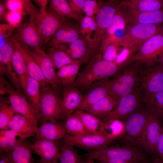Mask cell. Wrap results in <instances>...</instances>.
Listing matches in <instances>:
<instances>
[{"label":"cell","instance_id":"1","mask_svg":"<svg viewBox=\"0 0 163 163\" xmlns=\"http://www.w3.org/2000/svg\"><path fill=\"white\" fill-rule=\"evenodd\" d=\"M124 67L114 62L104 60L98 51L85 69L79 73L72 86L81 91H86L97 83L113 76Z\"/></svg>","mask_w":163,"mask_h":163},{"label":"cell","instance_id":"2","mask_svg":"<svg viewBox=\"0 0 163 163\" xmlns=\"http://www.w3.org/2000/svg\"><path fill=\"white\" fill-rule=\"evenodd\" d=\"M143 64L135 61L127 65L106 82L108 94L119 101L138 87Z\"/></svg>","mask_w":163,"mask_h":163},{"label":"cell","instance_id":"3","mask_svg":"<svg viewBox=\"0 0 163 163\" xmlns=\"http://www.w3.org/2000/svg\"><path fill=\"white\" fill-rule=\"evenodd\" d=\"M149 113V109L144 103L126 119L124 134L118 139L120 144L143 151L142 140Z\"/></svg>","mask_w":163,"mask_h":163},{"label":"cell","instance_id":"4","mask_svg":"<svg viewBox=\"0 0 163 163\" xmlns=\"http://www.w3.org/2000/svg\"><path fill=\"white\" fill-rule=\"evenodd\" d=\"M149 156L146 153L137 149L123 145L121 147L107 145L88 151L84 155L86 160L97 161L106 159H116L144 163L149 162Z\"/></svg>","mask_w":163,"mask_h":163},{"label":"cell","instance_id":"5","mask_svg":"<svg viewBox=\"0 0 163 163\" xmlns=\"http://www.w3.org/2000/svg\"><path fill=\"white\" fill-rule=\"evenodd\" d=\"M41 101L39 121H61L65 119L61 109L62 99L52 86H40Z\"/></svg>","mask_w":163,"mask_h":163},{"label":"cell","instance_id":"6","mask_svg":"<svg viewBox=\"0 0 163 163\" xmlns=\"http://www.w3.org/2000/svg\"><path fill=\"white\" fill-rule=\"evenodd\" d=\"M138 87L144 102L153 94L163 90V67L156 63L148 66L143 64Z\"/></svg>","mask_w":163,"mask_h":163},{"label":"cell","instance_id":"7","mask_svg":"<svg viewBox=\"0 0 163 163\" xmlns=\"http://www.w3.org/2000/svg\"><path fill=\"white\" fill-rule=\"evenodd\" d=\"M144 103L137 87L130 93L121 97L116 107L101 120L104 123L115 120L125 121Z\"/></svg>","mask_w":163,"mask_h":163},{"label":"cell","instance_id":"8","mask_svg":"<svg viewBox=\"0 0 163 163\" xmlns=\"http://www.w3.org/2000/svg\"><path fill=\"white\" fill-rule=\"evenodd\" d=\"M149 110L147 121L142 138V149L154 159L159 158L157 146L162 121L153 110Z\"/></svg>","mask_w":163,"mask_h":163},{"label":"cell","instance_id":"9","mask_svg":"<svg viewBox=\"0 0 163 163\" xmlns=\"http://www.w3.org/2000/svg\"><path fill=\"white\" fill-rule=\"evenodd\" d=\"M163 52V31L146 41L132 57L131 62L137 61L146 66L152 65L157 63Z\"/></svg>","mask_w":163,"mask_h":163},{"label":"cell","instance_id":"10","mask_svg":"<svg viewBox=\"0 0 163 163\" xmlns=\"http://www.w3.org/2000/svg\"><path fill=\"white\" fill-rule=\"evenodd\" d=\"M101 7L96 18L97 29L94 48L98 50L103 37L113 19L120 1L110 0L106 1H100Z\"/></svg>","mask_w":163,"mask_h":163},{"label":"cell","instance_id":"11","mask_svg":"<svg viewBox=\"0 0 163 163\" xmlns=\"http://www.w3.org/2000/svg\"><path fill=\"white\" fill-rule=\"evenodd\" d=\"M35 18L41 36L43 45H47L66 21L68 18L46 11L35 14Z\"/></svg>","mask_w":163,"mask_h":163},{"label":"cell","instance_id":"12","mask_svg":"<svg viewBox=\"0 0 163 163\" xmlns=\"http://www.w3.org/2000/svg\"><path fill=\"white\" fill-rule=\"evenodd\" d=\"M16 37L20 43L31 48H42L43 46L41 36L37 24L35 14H32L27 23L18 29Z\"/></svg>","mask_w":163,"mask_h":163},{"label":"cell","instance_id":"13","mask_svg":"<svg viewBox=\"0 0 163 163\" xmlns=\"http://www.w3.org/2000/svg\"><path fill=\"white\" fill-rule=\"evenodd\" d=\"M28 48L48 84L58 91L60 85L56 72V68L50 58L42 48Z\"/></svg>","mask_w":163,"mask_h":163},{"label":"cell","instance_id":"14","mask_svg":"<svg viewBox=\"0 0 163 163\" xmlns=\"http://www.w3.org/2000/svg\"><path fill=\"white\" fill-rule=\"evenodd\" d=\"M62 140L73 146L87 151L108 145L113 141L106 134L103 135L90 134L77 136L66 134Z\"/></svg>","mask_w":163,"mask_h":163},{"label":"cell","instance_id":"15","mask_svg":"<svg viewBox=\"0 0 163 163\" xmlns=\"http://www.w3.org/2000/svg\"><path fill=\"white\" fill-rule=\"evenodd\" d=\"M8 93L9 102L17 113L29 119L38 126L39 116L32 107L26 96L21 90L9 85Z\"/></svg>","mask_w":163,"mask_h":163},{"label":"cell","instance_id":"16","mask_svg":"<svg viewBox=\"0 0 163 163\" xmlns=\"http://www.w3.org/2000/svg\"><path fill=\"white\" fill-rule=\"evenodd\" d=\"M82 37L79 25L68 19L48 43V48H56L65 44H70Z\"/></svg>","mask_w":163,"mask_h":163},{"label":"cell","instance_id":"17","mask_svg":"<svg viewBox=\"0 0 163 163\" xmlns=\"http://www.w3.org/2000/svg\"><path fill=\"white\" fill-rule=\"evenodd\" d=\"M130 27L126 34L123 46L129 43L135 41L144 43L154 36L163 31V25L137 23Z\"/></svg>","mask_w":163,"mask_h":163},{"label":"cell","instance_id":"18","mask_svg":"<svg viewBox=\"0 0 163 163\" xmlns=\"http://www.w3.org/2000/svg\"><path fill=\"white\" fill-rule=\"evenodd\" d=\"M61 140L37 138L30 144V147L34 153L40 156L41 159L50 162H56L59 160Z\"/></svg>","mask_w":163,"mask_h":163},{"label":"cell","instance_id":"19","mask_svg":"<svg viewBox=\"0 0 163 163\" xmlns=\"http://www.w3.org/2000/svg\"><path fill=\"white\" fill-rule=\"evenodd\" d=\"M67 51L73 60L81 64L89 61L97 52L83 37L70 43Z\"/></svg>","mask_w":163,"mask_h":163},{"label":"cell","instance_id":"20","mask_svg":"<svg viewBox=\"0 0 163 163\" xmlns=\"http://www.w3.org/2000/svg\"><path fill=\"white\" fill-rule=\"evenodd\" d=\"M67 134L65 123L61 121H47L42 123L38 127L37 138L51 140H61Z\"/></svg>","mask_w":163,"mask_h":163},{"label":"cell","instance_id":"21","mask_svg":"<svg viewBox=\"0 0 163 163\" xmlns=\"http://www.w3.org/2000/svg\"><path fill=\"white\" fill-rule=\"evenodd\" d=\"M83 95L78 89L69 86L66 90L61 101V109L65 120L69 116L73 114L79 107Z\"/></svg>","mask_w":163,"mask_h":163},{"label":"cell","instance_id":"22","mask_svg":"<svg viewBox=\"0 0 163 163\" xmlns=\"http://www.w3.org/2000/svg\"><path fill=\"white\" fill-rule=\"evenodd\" d=\"M11 38L16 43L24 58L30 77L38 82L40 86L47 84L39 66L31 55L28 47L19 42L12 36Z\"/></svg>","mask_w":163,"mask_h":163},{"label":"cell","instance_id":"23","mask_svg":"<svg viewBox=\"0 0 163 163\" xmlns=\"http://www.w3.org/2000/svg\"><path fill=\"white\" fill-rule=\"evenodd\" d=\"M8 128L26 139L36 135L38 126L25 117L16 113L10 121Z\"/></svg>","mask_w":163,"mask_h":163},{"label":"cell","instance_id":"24","mask_svg":"<svg viewBox=\"0 0 163 163\" xmlns=\"http://www.w3.org/2000/svg\"><path fill=\"white\" fill-rule=\"evenodd\" d=\"M106 80L95 84L85 91L77 110L85 111L107 94Z\"/></svg>","mask_w":163,"mask_h":163},{"label":"cell","instance_id":"25","mask_svg":"<svg viewBox=\"0 0 163 163\" xmlns=\"http://www.w3.org/2000/svg\"><path fill=\"white\" fill-rule=\"evenodd\" d=\"M14 45L11 40L8 39L0 46V58L5 65L7 68V75L16 89H21L18 78L12 68V56Z\"/></svg>","mask_w":163,"mask_h":163},{"label":"cell","instance_id":"26","mask_svg":"<svg viewBox=\"0 0 163 163\" xmlns=\"http://www.w3.org/2000/svg\"><path fill=\"white\" fill-rule=\"evenodd\" d=\"M120 4L129 13H136L160 9L163 0H125Z\"/></svg>","mask_w":163,"mask_h":163},{"label":"cell","instance_id":"27","mask_svg":"<svg viewBox=\"0 0 163 163\" xmlns=\"http://www.w3.org/2000/svg\"><path fill=\"white\" fill-rule=\"evenodd\" d=\"M11 40L14 45L12 56V66L18 78L21 89L24 91L30 76L27 72L24 58L15 42L12 38Z\"/></svg>","mask_w":163,"mask_h":163},{"label":"cell","instance_id":"28","mask_svg":"<svg viewBox=\"0 0 163 163\" xmlns=\"http://www.w3.org/2000/svg\"><path fill=\"white\" fill-rule=\"evenodd\" d=\"M127 13L128 22L132 25L143 23L163 25V8L141 13Z\"/></svg>","mask_w":163,"mask_h":163},{"label":"cell","instance_id":"29","mask_svg":"<svg viewBox=\"0 0 163 163\" xmlns=\"http://www.w3.org/2000/svg\"><path fill=\"white\" fill-rule=\"evenodd\" d=\"M74 113L80 119L91 133L96 135L105 134L104 123L101 119L84 111L77 110Z\"/></svg>","mask_w":163,"mask_h":163},{"label":"cell","instance_id":"30","mask_svg":"<svg viewBox=\"0 0 163 163\" xmlns=\"http://www.w3.org/2000/svg\"><path fill=\"white\" fill-rule=\"evenodd\" d=\"M118 102L108 94L84 111L101 120L116 107Z\"/></svg>","mask_w":163,"mask_h":163},{"label":"cell","instance_id":"31","mask_svg":"<svg viewBox=\"0 0 163 163\" xmlns=\"http://www.w3.org/2000/svg\"><path fill=\"white\" fill-rule=\"evenodd\" d=\"M26 139L13 130L8 129L0 131V151L2 154L11 151Z\"/></svg>","mask_w":163,"mask_h":163},{"label":"cell","instance_id":"32","mask_svg":"<svg viewBox=\"0 0 163 163\" xmlns=\"http://www.w3.org/2000/svg\"><path fill=\"white\" fill-rule=\"evenodd\" d=\"M47 11L66 18L73 19L79 23L82 17L75 14L72 10L68 1H50Z\"/></svg>","mask_w":163,"mask_h":163},{"label":"cell","instance_id":"33","mask_svg":"<svg viewBox=\"0 0 163 163\" xmlns=\"http://www.w3.org/2000/svg\"><path fill=\"white\" fill-rule=\"evenodd\" d=\"M81 63L76 62L63 66L56 72L60 85L72 86L79 73Z\"/></svg>","mask_w":163,"mask_h":163},{"label":"cell","instance_id":"34","mask_svg":"<svg viewBox=\"0 0 163 163\" xmlns=\"http://www.w3.org/2000/svg\"><path fill=\"white\" fill-rule=\"evenodd\" d=\"M24 91L31 106L39 116L41 98L40 83L29 76Z\"/></svg>","mask_w":163,"mask_h":163},{"label":"cell","instance_id":"35","mask_svg":"<svg viewBox=\"0 0 163 163\" xmlns=\"http://www.w3.org/2000/svg\"><path fill=\"white\" fill-rule=\"evenodd\" d=\"M128 23L127 12L121 5L120 2L102 40L117 31L125 29L126 26Z\"/></svg>","mask_w":163,"mask_h":163},{"label":"cell","instance_id":"36","mask_svg":"<svg viewBox=\"0 0 163 163\" xmlns=\"http://www.w3.org/2000/svg\"><path fill=\"white\" fill-rule=\"evenodd\" d=\"M144 43L135 41L124 45L114 62L123 67L131 62L132 57L139 51Z\"/></svg>","mask_w":163,"mask_h":163},{"label":"cell","instance_id":"37","mask_svg":"<svg viewBox=\"0 0 163 163\" xmlns=\"http://www.w3.org/2000/svg\"><path fill=\"white\" fill-rule=\"evenodd\" d=\"M46 53L51 59L56 68L58 69L77 62L73 60L69 55L67 47L64 45L56 48H48Z\"/></svg>","mask_w":163,"mask_h":163},{"label":"cell","instance_id":"38","mask_svg":"<svg viewBox=\"0 0 163 163\" xmlns=\"http://www.w3.org/2000/svg\"><path fill=\"white\" fill-rule=\"evenodd\" d=\"M30 144L25 141L21 142L12 151L13 163H35L32 155Z\"/></svg>","mask_w":163,"mask_h":163},{"label":"cell","instance_id":"39","mask_svg":"<svg viewBox=\"0 0 163 163\" xmlns=\"http://www.w3.org/2000/svg\"><path fill=\"white\" fill-rule=\"evenodd\" d=\"M79 23L80 30L82 36L96 52L94 46L97 29L95 20L85 15L82 18Z\"/></svg>","mask_w":163,"mask_h":163},{"label":"cell","instance_id":"40","mask_svg":"<svg viewBox=\"0 0 163 163\" xmlns=\"http://www.w3.org/2000/svg\"><path fill=\"white\" fill-rule=\"evenodd\" d=\"M65 120L67 134L74 136L92 134L87 130L80 119L74 113L68 116Z\"/></svg>","mask_w":163,"mask_h":163},{"label":"cell","instance_id":"41","mask_svg":"<svg viewBox=\"0 0 163 163\" xmlns=\"http://www.w3.org/2000/svg\"><path fill=\"white\" fill-rule=\"evenodd\" d=\"M59 163H82L83 161L74 146L61 140Z\"/></svg>","mask_w":163,"mask_h":163},{"label":"cell","instance_id":"42","mask_svg":"<svg viewBox=\"0 0 163 163\" xmlns=\"http://www.w3.org/2000/svg\"><path fill=\"white\" fill-rule=\"evenodd\" d=\"M144 102L149 109L153 110L161 120L163 118V90L151 95Z\"/></svg>","mask_w":163,"mask_h":163},{"label":"cell","instance_id":"43","mask_svg":"<svg viewBox=\"0 0 163 163\" xmlns=\"http://www.w3.org/2000/svg\"><path fill=\"white\" fill-rule=\"evenodd\" d=\"M16 113L9 104L4 101H0V129H8V124Z\"/></svg>","mask_w":163,"mask_h":163},{"label":"cell","instance_id":"44","mask_svg":"<svg viewBox=\"0 0 163 163\" xmlns=\"http://www.w3.org/2000/svg\"><path fill=\"white\" fill-rule=\"evenodd\" d=\"M125 29L118 30L104 39L99 47L98 51L101 53L108 45L116 43H122L123 44L126 34Z\"/></svg>","mask_w":163,"mask_h":163},{"label":"cell","instance_id":"45","mask_svg":"<svg viewBox=\"0 0 163 163\" xmlns=\"http://www.w3.org/2000/svg\"><path fill=\"white\" fill-rule=\"evenodd\" d=\"M123 46L122 43H116L107 46L102 53V57L104 60L114 62L118 54Z\"/></svg>","mask_w":163,"mask_h":163},{"label":"cell","instance_id":"46","mask_svg":"<svg viewBox=\"0 0 163 163\" xmlns=\"http://www.w3.org/2000/svg\"><path fill=\"white\" fill-rule=\"evenodd\" d=\"M100 7V1L85 0L84 12L85 16L93 18L95 20Z\"/></svg>","mask_w":163,"mask_h":163},{"label":"cell","instance_id":"47","mask_svg":"<svg viewBox=\"0 0 163 163\" xmlns=\"http://www.w3.org/2000/svg\"><path fill=\"white\" fill-rule=\"evenodd\" d=\"M24 12L9 11L7 13L5 18L8 25L13 30L18 27L22 19Z\"/></svg>","mask_w":163,"mask_h":163},{"label":"cell","instance_id":"48","mask_svg":"<svg viewBox=\"0 0 163 163\" xmlns=\"http://www.w3.org/2000/svg\"><path fill=\"white\" fill-rule=\"evenodd\" d=\"M85 0H69L68 2L70 8L76 15L83 17L85 14L84 4Z\"/></svg>","mask_w":163,"mask_h":163},{"label":"cell","instance_id":"49","mask_svg":"<svg viewBox=\"0 0 163 163\" xmlns=\"http://www.w3.org/2000/svg\"><path fill=\"white\" fill-rule=\"evenodd\" d=\"M6 5L9 11L24 12L23 0H8L6 2Z\"/></svg>","mask_w":163,"mask_h":163},{"label":"cell","instance_id":"50","mask_svg":"<svg viewBox=\"0 0 163 163\" xmlns=\"http://www.w3.org/2000/svg\"><path fill=\"white\" fill-rule=\"evenodd\" d=\"M13 30L8 24H1L0 25V45L9 39Z\"/></svg>","mask_w":163,"mask_h":163},{"label":"cell","instance_id":"51","mask_svg":"<svg viewBox=\"0 0 163 163\" xmlns=\"http://www.w3.org/2000/svg\"><path fill=\"white\" fill-rule=\"evenodd\" d=\"M24 9L28 13L31 15L37 13L40 11H39L30 0H23Z\"/></svg>","mask_w":163,"mask_h":163},{"label":"cell","instance_id":"52","mask_svg":"<svg viewBox=\"0 0 163 163\" xmlns=\"http://www.w3.org/2000/svg\"><path fill=\"white\" fill-rule=\"evenodd\" d=\"M157 150L158 157L163 163V125H162L161 128Z\"/></svg>","mask_w":163,"mask_h":163},{"label":"cell","instance_id":"53","mask_svg":"<svg viewBox=\"0 0 163 163\" xmlns=\"http://www.w3.org/2000/svg\"><path fill=\"white\" fill-rule=\"evenodd\" d=\"M96 163H135L134 162L116 159H106L97 160Z\"/></svg>","mask_w":163,"mask_h":163},{"label":"cell","instance_id":"54","mask_svg":"<svg viewBox=\"0 0 163 163\" xmlns=\"http://www.w3.org/2000/svg\"><path fill=\"white\" fill-rule=\"evenodd\" d=\"M34 2L40 7L41 12L43 13L47 11V5L49 0H35Z\"/></svg>","mask_w":163,"mask_h":163},{"label":"cell","instance_id":"55","mask_svg":"<svg viewBox=\"0 0 163 163\" xmlns=\"http://www.w3.org/2000/svg\"><path fill=\"white\" fill-rule=\"evenodd\" d=\"M12 151L8 152L0 156V163H13Z\"/></svg>","mask_w":163,"mask_h":163},{"label":"cell","instance_id":"56","mask_svg":"<svg viewBox=\"0 0 163 163\" xmlns=\"http://www.w3.org/2000/svg\"><path fill=\"white\" fill-rule=\"evenodd\" d=\"M6 6L3 3L0 2V20H2L5 18V15L7 13L6 11Z\"/></svg>","mask_w":163,"mask_h":163},{"label":"cell","instance_id":"57","mask_svg":"<svg viewBox=\"0 0 163 163\" xmlns=\"http://www.w3.org/2000/svg\"><path fill=\"white\" fill-rule=\"evenodd\" d=\"M0 71L1 75L7 74L6 67L1 59L0 58Z\"/></svg>","mask_w":163,"mask_h":163},{"label":"cell","instance_id":"58","mask_svg":"<svg viewBox=\"0 0 163 163\" xmlns=\"http://www.w3.org/2000/svg\"><path fill=\"white\" fill-rule=\"evenodd\" d=\"M157 62L159 65L163 67V52L158 57Z\"/></svg>","mask_w":163,"mask_h":163},{"label":"cell","instance_id":"59","mask_svg":"<svg viewBox=\"0 0 163 163\" xmlns=\"http://www.w3.org/2000/svg\"><path fill=\"white\" fill-rule=\"evenodd\" d=\"M135 163H162L160 159L159 158H156L154 159V160L151 162H149L147 163H144L139 161H134Z\"/></svg>","mask_w":163,"mask_h":163},{"label":"cell","instance_id":"60","mask_svg":"<svg viewBox=\"0 0 163 163\" xmlns=\"http://www.w3.org/2000/svg\"><path fill=\"white\" fill-rule=\"evenodd\" d=\"M36 163H59V162L58 161L55 162H50L43 160L40 159Z\"/></svg>","mask_w":163,"mask_h":163},{"label":"cell","instance_id":"61","mask_svg":"<svg viewBox=\"0 0 163 163\" xmlns=\"http://www.w3.org/2000/svg\"><path fill=\"white\" fill-rule=\"evenodd\" d=\"M82 163H95L94 160H87L85 161H83Z\"/></svg>","mask_w":163,"mask_h":163},{"label":"cell","instance_id":"62","mask_svg":"<svg viewBox=\"0 0 163 163\" xmlns=\"http://www.w3.org/2000/svg\"><path fill=\"white\" fill-rule=\"evenodd\" d=\"M161 121L163 122V118L161 119Z\"/></svg>","mask_w":163,"mask_h":163}]
</instances>
